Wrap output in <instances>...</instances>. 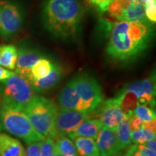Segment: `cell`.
<instances>
[{"instance_id":"obj_1","label":"cell","mask_w":156,"mask_h":156,"mask_svg":"<svg viewBox=\"0 0 156 156\" xmlns=\"http://www.w3.org/2000/svg\"><path fill=\"white\" fill-rule=\"evenodd\" d=\"M84 9L78 0H44L42 23L56 38L73 40L81 28Z\"/></svg>"},{"instance_id":"obj_2","label":"cell","mask_w":156,"mask_h":156,"mask_svg":"<svg viewBox=\"0 0 156 156\" xmlns=\"http://www.w3.org/2000/svg\"><path fill=\"white\" fill-rule=\"evenodd\" d=\"M57 106L53 101L42 96H35L23 109L35 129L44 137L56 139L55 119Z\"/></svg>"},{"instance_id":"obj_3","label":"cell","mask_w":156,"mask_h":156,"mask_svg":"<svg viewBox=\"0 0 156 156\" xmlns=\"http://www.w3.org/2000/svg\"><path fill=\"white\" fill-rule=\"evenodd\" d=\"M2 124L6 132L23 140L27 145L42 141L44 136L35 129L23 110L2 104Z\"/></svg>"},{"instance_id":"obj_4","label":"cell","mask_w":156,"mask_h":156,"mask_svg":"<svg viewBox=\"0 0 156 156\" xmlns=\"http://www.w3.org/2000/svg\"><path fill=\"white\" fill-rule=\"evenodd\" d=\"M31 84L15 73L0 85V98L4 106L23 110L35 96Z\"/></svg>"},{"instance_id":"obj_5","label":"cell","mask_w":156,"mask_h":156,"mask_svg":"<svg viewBox=\"0 0 156 156\" xmlns=\"http://www.w3.org/2000/svg\"><path fill=\"white\" fill-rule=\"evenodd\" d=\"M129 23L122 20L112 26L106 53L113 59L127 62L138 56L128 35Z\"/></svg>"},{"instance_id":"obj_6","label":"cell","mask_w":156,"mask_h":156,"mask_svg":"<svg viewBox=\"0 0 156 156\" xmlns=\"http://www.w3.org/2000/svg\"><path fill=\"white\" fill-rule=\"evenodd\" d=\"M72 80L80 101L81 112H93L103 100L100 84L93 76L85 73L79 74Z\"/></svg>"},{"instance_id":"obj_7","label":"cell","mask_w":156,"mask_h":156,"mask_svg":"<svg viewBox=\"0 0 156 156\" xmlns=\"http://www.w3.org/2000/svg\"><path fill=\"white\" fill-rule=\"evenodd\" d=\"M24 23L21 7L12 0H0V37L13 38L20 32Z\"/></svg>"},{"instance_id":"obj_8","label":"cell","mask_w":156,"mask_h":156,"mask_svg":"<svg viewBox=\"0 0 156 156\" xmlns=\"http://www.w3.org/2000/svg\"><path fill=\"white\" fill-rule=\"evenodd\" d=\"M90 114L73 109L60 108L58 110L54 126L56 137L69 134L84 120L90 117Z\"/></svg>"},{"instance_id":"obj_9","label":"cell","mask_w":156,"mask_h":156,"mask_svg":"<svg viewBox=\"0 0 156 156\" xmlns=\"http://www.w3.org/2000/svg\"><path fill=\"white\" fill-rule=\"evenodd\" d=\"M128 35L132 46L139 55L147 49L153 36V25L147 22H128Z\"/></svg>"},{"instance_id":"obj_10","label":"cell","mask_w":156,"mask_h":156,"mask_svg":"<svg viewBox=\"0 0 156 156\" xmlns=\"http://www.w3.org/2000/svg\"><path fill=\"white\" fill-rule=\"evenodd\" d=\"M95 110H96L97 118L101 121L103 127L116 128L123 119L128 118L115 98L102 101Z\"/></svg>"},{"instance_id":"obj_11","label":"cell","mask_w":156,"mask_h":156,"mask_svg":"<svg viewBox=\"0 0 156 156\" xmlns=\"http://www.w3.org/2000/svg\"><path fill=\"white\" fill-rule=\"evenodd\" d=\"M122 90L130 91L137 98L138 104L153 108L155 106V75L151 74L143 80L126 85Z\"/></svg>"},{"instance_id":"obj_12","label":"cell","mask_w":156,"mask_h":156,"mask_svg":"<svg viewBox=\"0 0 156 156\" xmlns=\"http://www.w3.org/2000/svg\"><path fill=\"white\" fill-rule=\"evenodd\" d=\"M44 56L38 51L28 48L17 49L15 73L30 83V70L33 66Z\"/></svg>"},{"instance_id":"obj_13","label":"cell","mask_w":156,"mask_h":156,"mask_svg":"<svg viewBox=\"0 0 156 156\" xmlns=\"http://www.w3.org/2000/svg\"><path fill=\"white\" fill-rule=\"evenodd\" d=\"M95 140L100 156H112L122 151L116 138V128L103 127Z\"/></svg>"},{"instance_id":"obj_14","label":"cell","mask_w":156,"mask_h":156,"mask_svg":"<svg viewBox=\"0 0 156 156\" xmlns=\"http://www.w3.org/2000/svg\"><path fill=\"white\" fill-rule=\"evenodd\" d=\"M63 75L61 66L55 63V65L51 71L44 77L36 80L31 83L33 88L35 92L46 93L54 88L59 83Z\"/></svg>"},{"instance_id":"obj_15","label":"cell","mask_w":156,"mask_h":156,"mask_svg":"<svg viewBox=\"0 0 156 156\" xmlns=\"http://www.w3.org/2000/svg\"><path fill=\"white\" fill-rule=\"evenodd\" d=\"M103 127L102 124L98 119L88 117L84 120L73 132L68 134L67 136L72 140L77 136L90 137L95 140Z\"/></svg>"},{"instance_id":"obj_16","label":"cell","mask_w":156,"mask_h":156,"mask_svg":"<svg viewBox=\"0 0 156 156\" xmlns=\"http://www.w3.org/2000/svg\"><path fill=\"white\" fill-rule=\"evenodd\" d=\"M58 103L61 108L73 109L81 112V103L76 92L73 80H70L64 87L58 98Z\"/></svg>"},{"instance_id":"obj_17","label":"cell","mask_w":156,"mask_h":156,"mask_svg":"<svg viewBox=\"0 0 156 156\" xmlns=\"http://www.w3.org/2000/svg\"><path fill=\"white\" fill-rule=\"evenodd\" d=\"M25 150L17 139L0 133V156H25Z\"/></svg>"},{"instance_id":"obj_18","label":"cell","mask_w":156,"mask_h":156,"mask_svg":"<svg viewBox=\"0 0 156 156\" xmlns=\"http://www.w3.org/2000/svg\"><path fill=\"white\" fill-rule=\"evenodd\" d=\"M115 99L119 105L122 112L126 114L129 119L133 114V112L136 107L139 105L137 98L135 94L130 91L124 90H122L117 93Z\"/></svg>"},{"instance_id":"obj_19","label":"cell","mask_w":156,"mask_h":156,"mask_svg":"<svg viewBox=\"0 0 156 156\" xmlns=\"http://www.w3.org/2000/svg\"><path fill=\"white\" fill-rule=\"evenodd\" d=\"M73 140L78 156H100L96 142L93 138L77 136Z\"/></svg>"},{"instance_id":"obj_20","label":"cell","mask_w":156,"mask_h":156,"mask_svg":"<svg viewBox=\"0 0 156 156\" xmlns=\"http://www.w3.org/2000/svg\"><path fill=\"white\" fill-rule=\"evenodd\" d=\"M122 20L127 22H147L145 16V4L134 0L123 13Z\"/></svg>"},{"instance_id":"obj_21","label":"cell","mask_w":156,"mask_h":156,"mask_svg":"<svg viewBox=\"0 0 156 156\" xmlns=\"http://www.w3.org/2000/svg\"><path fill=\"white\" fill-rule=\"evenodd\" d=\"M17 48L14 45H0V66L6 69H15Z\"/></svg>"},{"instance_id":"obj_22","label":"cell","mask_w":156,"mask_h":156,"mask_svg":"<svg viewBox=\"0 0 156 156\" xmlns=\"http://www.w3.org/2000/svg\"><path fill=\"white\" fill-rule=\"evenodd\" d=\"M131 133L132 130L129 123V118L123 119L116 126V135L121 151L131 145Z\"/></svg>"},{"instance_id":"obj_23","label":"cell","mask_w":156,"mask_h":156,"mask_svg":"<svg viewBox=\"0 0 156 156\" xmlns=\"http://www.w3.org/2000/svg\"><path fill=\"white\" fill-rule=\"evenodd\" d=\"M54 65L55 63L48 58L44 57L38 60L31 68L30 83L47 75L53 69Z\"/></svg>"},{"instance_id":"obj_24","label":"cell","mask_w":156,"mask_h":156,"mask_svg":"<svg viewBox=\"0 0 156 156\" xmlns=\"http://www.w3.org/2000/svg\"><path fill=\"white\" fill-rule=\"evenodd\" d=\"M56 139V150L62 155L78 156L73 142L67 136H58Z\"/></svg>"},{"instance_id":"obj_25","label":"cell","mask_w":156,"mask_h":156,"mask_svg":"<svg viewBox=\"0 0 156 156\" xmlns=\"http://www.w3.org/2000/svg\"><path fill=\"white\" fill-rule=\"evenodd\" d=\"M155 132L141 128L136 131L132 132L131 140L132 142L136 145H142L148 140L155 139Z\"/></svg>"},{"instance_id":"obj_26","label":"cell","mask_w":156,"mask_h":156,"mask_svg":"<svg viewBox=\"0 0 156 156\" xmlns=\"http://www.w3.org/2000/svg\"><path fill=\"white\" fill-rule=\"evenodd\" d=\"M133 114L144 122H151L155 120L156 118L155 110L145 105H138L134 110Z\"/></svg>"},{"instance_id":"obj_27","label":"cell","mask_w":156,"mask_h":156,"mask_svg":"<svg viewBox=\"0 0 156 156\" xmlns=\"http://www.w3.org/2000/svg\"><path fill=\"white\" fill-rule=\"evenodd\" d=\"M55 151L56 145L54 138L50 136L45 137L41 147V156H54Z\"/></svg>"},{"instance_id":"obj_28","label":"cell","mask_w":156,"mask_h":156,"mask_svg":"<svg viewBox=\"0 0 156 156\" xmlns=\"http://www.w3.org/2000/svg\"><path fill=\"white\" fill-rule=\"evenodd\" d=\"M144 4L146 18L153 24L156 22V0H148Z\"/></svg>"},{"instance_id":"obj_29","label":"cell","mask_w":156,"mask_h":156,"mask_svg":"<svg viewBox=\"0 0 156 156\" xmlns=\"http://www.w3.org/2000/svg\"><path fill=\"white\" fill-rule=\"evenodd\" d=\"M42 141L34 142L28 144L25 150V156H41V147Z\"/></svg>"},{"instance_id":"obj_30","label":"cell","mask_w":156,"mask_h":156,"mask_svg":"<svg viewBox=\"0 0 156 156\" xmlns=\"http://www.w3.org/2000/svg\"><path fill=\"white\" fill-rule=\"evenodd\" d=\"M143 122H142L140 118H138L137 116L134 115V114L129 119V126L130 128H131L132 132L136 131V130L141 129L142 127Z\"/></svg>"},{"instance_id":"obj_31","label":"cell","mask_w":156,"mask_h":156,"mask_svg":"<svg viewBox=\"0 0 156 156\" xmlns=\"http://www.w3.org/2000/svg\"><path fill=\"white\" fill-rule=\"evenodd\" d=\"M137 151L140 156H156L155 151H151L144 145H138Z\"/></svg>"},{"instance_id":"obj_32","label":"cell","mask_w":156,"mask_h":156,"mask_svg":"<svg viewBox=\"0 0 156 156\" xmlns=\"http://www.w3.org/2000/svg\"><path fill=\"white\" fill-rule=\"evenodd\" d=\"M90 1L93 4L96 5L101 11L105 12L107 10V7L112 0H90Z\"/></svg>"},{"instance_id":"obj_33","label":"cell","mask_w":156,"mask_h":156,"mask_svg":"<svg viewBox=\"0 0 156 156\" xmlns=\"http://www.w3.org/2000/svg\"><path fill=\"white\" fill-rule=\"evenodd\" d=\"M15 73H13V72L7 70L5 68L0 66V82L5 81V80L8 79V78L10 77L11 76H12Z\"/></svg>"},{"instance_id":"obj_34","label":"cell","mask_w":156,"mask_h":156,"mask_svg":"<svg viewBox=\"0 0 156 156\" xmlns=\"http://www.w3.org/2000/svg\"><path fill=\"white\" fill-rule=\"evenodd\" d=\"M137 146L138 145L134 144V145H130L129 147H127V149L125 151V153H119L116 154V155H112V156H132L133 154L135 153L136 150H137Z\"/></svg>"},{"instance_id":"obj_35","label":"cell","mask_w":156,"mask_h":156,"mask_svg":"<svg viewBox=\"0 0 156 156\" xmlns=\"http://www.w3.org/2000/svg\"><path fill=\"white\" fill-rule=\"evenodd\" d=\"M142 145L146 146V147L149 148V149H151V151L156 152V140L155 139L148 140V141L145 142V143L142 144Z\"/></svg>"},{"instance_id":"obj_36","label":"cell","mask_w":156,"mask_h":156,"mask_svg":"<svg viewBox=\"0 0 156 156\" xmlns=\"http://www.w3.org/2000/svg\"><path fill=\"white\" fill-rule=\"evenodd\" d=\"M2 130V100L0 98V133Z\"/></svg>"},{"instance_id":"obj_37","label":"cell","mask_w":156,"mask_h":156,"mask_svg":"<svg viewBox=\"0 0 156 156\" xmlns=\"http://www.w3.org/2000/svg\"><path fill=\"white\" fill-rule=\"evenodd\" d=\"M54 156H63V155H62V154L59 153V152H58V151H56H56H55V153H54Z\"/></svg>"},{"instance_id":"obj_38","label":"cell","mask_w":156,"mask_h":156,"mask_svg":"<svg viewBox=\"0 0 156 156\" xmlns=\"http://www.w3.org/2000/svg\"><path fill=\"white\" fill-rule=\"evenodd\" d=\"M132 156H140V154H139V153H138L137 150H136V152H135V153H134L133 154V155H132Z\"/></svg>"},{"instance_id":"obj_39","label":"cell","mask_w":156,"mask_h":156,"mask_svg":"<svg viewBox=\"0 0 156 156\" xmlns=\"http://www.w3.org/2000/svg\"><path fill=\"white\" fill-rule=\"evenodd\" d=\"M137 1H139L140 2H142V3H145L146 2L148 1V0H137Z\"/></svg>"},{"instance_id":"obj_40","label":"cell","mask_w":156,"mask_h":156,"mask_svg":"<svg viewBox=\"0 0 156 156\" xmlns=\"http://www.w3.org/2000/svg\"><path fill=\"white\" fill-rule=\"evenodd\" d=\"M132 1H134V0H132Z\"/></svg>"}]
</instances>
